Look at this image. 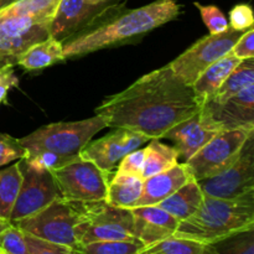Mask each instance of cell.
<instances>
[{
    "instance_id": "1",
    "label": "cell",
    "mask_w": 254,
    "mask_h": 254,
    "mask_svg": "<svg viewBox=\"0 0 254 254\" xmlns=\"http://www.w3.org/2000/svg\"><path fill=\"white\" fill-rule=\"evenodd\" d=\"M201 107L192 87L184 84L166 64L104 99L96 114L106 121L107 127L161 139L169 129L200 112Z\"/></svg>"
},
{
    "instance_id": "2",
    "label": "cell",
    "mask_w": 254,
    "mask_h": 254,
    "mask_svg": "<svg viewBox=\"0 0 254 254\" xmlns=\"http://www.w3.org/2000/svg\"><path fill=\"white\" fill-rule=\"evenodd\" d=\"M178 0H156L144 6L127 10L92 29H84L62 42L64 60L79 57L119 42L139 37L180 14Z\"/></svg>"
},
{
    "instance_id": "3",
    "label": "cell",
    "mask_w": 254,
    "mask_h": 254,
    "mask_svg": "<svg viewBox=\"0 0 254 254\" xmlns=\"http://www.w3.org/2000/svg\"><path fill=\"white\" fill-rule=\"evenodd\" d=\"M250 230H254V191L236 198L205 196L197 211L179 223L174 236L213 245Z\"/></svg>"
},
{
    "instance_id": "4",
    "label": "cell",
    "mask_w": 254,
    "mask_h": 254,
    "mask_svg": "<svg viewBox=\"0 0 254 254\" xmlns=\"http://www.w3.org/2000/svg\"><path fill=\"white\" fill-rule=\"evenodd\" d=\"M86 203L59 198L40 212L16 221L14 225L40 240L76 248L79 246L82 226L86 221Z\"/></svg>"
},
{
    "instance_id": "5",
    "label": "cell",
    "mask_w": 254,
    "mask_h": 254,
    "mask_svg": "<svg viewBox=\"0 0 254 254\" xmlns=\"http://www.w3.org/2000/svg\"><path fill=\"white\" fill-rule=\"evenodd\" d=\"M104 128H107L106 121L96 114L83 121L47 124L19 141L26 149V158L41 151H51L62 156H79V151L86 144Z\"/></svg>"
},
{
    "instance_id": "6",
    "label": "cell",
    "mask_w": 254,
    "mask_h": 254,
    "mask_svg": "<svg viewBox=\"0 0 254 254\" xmlns=\"http://www.w3.org/2000/svg\"><path fill=\"white\" fill-rule=\"evenodd\" d=\"M64 200L74 202L104 201L108 190V173L92 161L78 156L71 163L52 171Z\"/></svg>"
},
{
    "instance_id": "7",
    "label": "cell",
    "mask_w": 254,
    "mask_h": 254,
    "mask_svg": "<svg viewBox=\"0 0 254 254\" xmlns=\"http://www.w3.org/2000/svg\"><path fill=\"white\" fill-rule=\"evenodd\" d=\"M242 34L230 27L221 34L207 35L189 47L168 66L184 84L191 87L205 69L231 52Z\"/></svg>"
},
{
    "instance_id": "8",
    "label": "cell",
    "mask_w": 254,
    "mask_h": 254,
    "mask_svg": "<svg viewBox=\"0 0 254 254\" xmlns=\"http://www.w3.org/2000/svg\"><path fill=\"white\" fill-rule=\"evenodd\" d=\"M16 165L21 174V184L10 215L11 223L35 215L62 198L52 171L35 166L26 158L19 159Z\"/></svg>"
},
{
    "instance_id": "9",
    "label": "cell",
    "mask_w": 254,
    "mask_h": 254,
    "mask_svg": "<svg viewBox=\"0 0 254 254\" xmlns=\"http://www.w3.org/2000/svg\"><path fill=\"white\" fill-rule=\"evenodd\" d=\"M254 130L233 129L216 134L197 153L185 161L193 180L212 178L225 170L240 154L243 144Z\"/></svg>"
},
{
    "instance_id": "10",
    "label": "cell",
    "mask_w": 254,
    "mask_h": 254,
    "mask_svg": "<svg viewBox=\"0 0 254 254\" xmlns=\"http://www.w3.org/2000/svg\"><path fill=\"white\" fill-rule=\"evenodd\" d=\"M86 221L79 245L99 241H135L131 210L108 205L106 201L87 202Z\"/></svg>"
},
{
    "instance_id": "11",
    "label": "cell",
    "mask_w": 254,
    "mask_h": 254,
    "mask_svg": "<svg viewBox=\"0 0 254 254\" xmlns=\"http://www.w3.org/2000/svg\"><path fill=\"white\" fill-rule=\"evenodd\" d=\"M203 196L215 198H236L254 191V133L247 138L240 154L212 178L197 181Z\"/></svg>"
},
{
    "instance_id": "12",
    "label": "cell",
    "mask_w": 254,
    "mask_h": 254,
    "mask_svg": "<svg viewBox=\"0 0 254 254\" xmlns=\"http://www.w3.org/2000/svg\"><path fill=\"white\" fill-rule=\"evenodd\" d=\"M50 25L0 10V68L15 66L21 55L36 42L50 37Z\"/></svg>"
},
{
    "instance_id": "13",
    "label": "cell",
    "mask_w": 254,
    "mask_h": 254,
    "mask_svg": "<svg viewBox=\"0 0 254 254\" xmlns=\"http://www.w3.org/2000/svg\"><path fill=\"white\" fill-rule=\"evenodd\" d=\"M114 130L103 138L89 141L79 151V158L92 161L101 170L109 173L116 168L123 156L136 150L150 140L144 134L124 128H113Z\"/></svg>"
},
{
    "instance_id": "14",
    "label": "cell",
    "mask_w": 254,
    "mask_h": 254,
    "mask_svg": "<svg viewBox=\"0 0 254 254\" xmlns=\"http://www.w3.org/2000/svg\"><path fill=\"white\" fill-rule=\"evenodd\" d=\"M203 112L223 130H254V84L238 92L223 103L208 101L201 107Z\"/></svg>"
},
{
    "instance_id": "15",
    "label": "cell",
    "mask_w": 254,
    "mask_h": 254,
    "mask_svg": "<svg viewBox=\"0 0 254 254\" xmlns=\"http://www.w3.org/2000/svg\"><path fill=\"white\" fill-rule=\"evenodd\" d=\"M220 131L215 122L200 109V112L190 118L169 129L163 138L173 141L174 148L178 150L180 158H184L186 161Z\"/></svg>"
},
{
    "instance_id": "16",
    "label": "cell",
    "mask_w": 254,
    "mask_h": 254,
    "mask_svg": "<svg viewBox=\"0 0 254 254\" xmlns=\"http://www.w3.org/2000/svg\"><path fill=\"white\" fill-rule=\"evenodd\" d=\"M102 4H92L88 0H61L51 22L50 36L64 42L73 36L77 30L86 26L91 20L102 12Z\"/></svg>"
},
{
    "instance_id": "17",
    "label": "cell",
    "mask_w": 254,
    "mask_h": 254,
    "mask_svg": "<svg viewBox=\"0 0 254 254\" xmlns=\"http://www.w3.org/2000/svg\"><path fill=\"white\" fill-rule=\"evenodd\" d=\"M134 218V236L144 247L174 236L179 221L156 205L131 208Z\"/></svg>"
},
{
    "instance_id": "18",
    "label": "cell",
    "mask_w": 254,
    "mask_h": 254,
    "mask_svg": "<svg viewBox=\"0 0 254 254\" xmlns=\"http://www.w3.org/2000/svg\"><path fill=\"white\" fill-rule=\"evenodd\" d=\"M190 180L192 176L185 163L176 164L169 170L144 179L143 190L135 207L158 205Z\"/></svg>"
},
{
    "instance_id": "19",
    "label": "cell",
    "mask_w": 254,
    "mask_h": 254,
    "mask_svg": "<svg viewBox=\"0 0 254 254\" xmlns=\"http://www.w3.org/2000/svg\"><path fill=\"white\" fill-rule=\"evenodd\" d=\"M241 60L236 57L232 52H228L226 56L216 61L215 64H211L207 69L200 74L195 83L192 84V89L195 92L196 97L202 104L206 102L211 101L215 97L216 92L221 87V84L225 82L228 74L236 68Z\"/></svg>"
},
{
    "instance_id": "20",
    "label": "cell",
    "mask_w": 254,
    "mask_h": 254,
    "mask_svg": "<svg viewBox=\"0 0 254 254\" xmlns=\"http://www.w3.org/2000/svg\"><path fill=\"white\" fill-rule=\"evenodd\" d=\"M203 197L205 196L198 186V183L192 179L156 206L165 210L179 222H181V221L188 220L197 211Z\"/></svg>"
},
{
    "instance_id": "21",
    "label": "cell",
    "mask_w": 254,
    "mask_h": 254,
    "mask_svg": "<svg viewBox=\"0 0 254 254\" xmlns=\"http://www.w3.org/2000/svg\"><path fill=\"white\" fill-rule=\"evenodd\" d=\"M64 60L62 42L50 36L46 40H42L30 46L21 55L16 64L26 71H37V69L52 66L56 62L64 61Z\"/></svg>"
},
{
    "instance_id": "22",
    "label": "cell",
    "mask_w": 254,
    "mask_h": 254,
    "mask_svg": "<svg viewBox=\"0 0 254 254\" xmlns=\"http://www.w3.org/2000/svg\"><path fill=\"white\" fill-rule=\"evenodd\" d=\"M143 190V179L116 175L109 180L106 202L108 205L131 210L136 206Z\"/></svg>"
},
{
    "instance_id": "23",
    "label": "cell",
    "mask_w": 254,
    "mask_h": 254,
    "mask_svg": "<svg viewBox=\"0 0 254 254\" xmlns=\"http://www.w3.org/2000/svg\"><path fill=\"white\" fill-rule=\"evenodd\" d=\"M144 151H145V159H144L143 173H141L143 180L169 170L179 164L180 155L178 150L174 146L161 143L159 139H151L149 145L144 148Z\"/></svg>"
},
{
    "instance_id": "24",
    "label": "cell",
    "mask_w": 254,
    "mask_h": 254,
    "mask_svg": "<svg viewBox=\"0 0 254 254\" xmlns=\"http://www.w3.org/2000/svg\"><path fill=\"white\" fill-rule=\"evenodd\" d=\"M254 84V59L241 60L236 68L225 79L211 101L223 103L231 97Z\"/></svg>"
},
{
    "instance_id": "25",
    "label": "cell",
    "mask_w": 254,
    "mask_h": 254,
    "mask_svg": "<svg viewBox=\"0 0 254 254\" xmlns=\"http://www.w3.org/2000/svg\"><path fill=\"white\" fill-rule=\"evenodd\" d=\"M138 254H217L211 245L171 236L163 241L146 246Z\"/></svg>"
},
{
    "instance_id": "26",
    "label": "cell",
    "mask_w": 254,
    "mask_h": 254,
    "mask_svg": "<svg viewBox=\"0 0 254 254\" xmlns=\"http://www.w3.org/2000/svg\"><path fill=\"white\" fill-rule=\"evenodd\" d=\"M61 0H17L5 11L11 15L26 16L39 24L50 25Z\"/></svg>"
},
{
    "instance_id": "27",
    "label": "cell",
    "mask_w": 254,
    "mask_h": 254,
    "mask_svg": "<svg viewBox=\"0 0 254 254\" xmlns=\"http://www.w3.org/2000/svg\"><path fill=\"white\" fill-rule=\"evenodd\" d=\"M21 184V174L16 164L0 170V218L10 221L12 207Z\"/></svg>"
},
{
    "instance_id": "28",
    "label": "cell",
    "mask_w": 254,
    "mask_h": 254,
    "mask_svg": "<svg viewBox=\"0 0 254 254\" xmlns=\"http://www.w3.org/2000/svg\"><path fill=\"white\" fill-rule=\"evenodd\" d=\"M144 248L140 241H99L79 245L74 254H138Z\"/></svg>"
},
{
    "instance_id": "29",
    "label": "cell",
    "mask_w": 254,
    "mask_h": 254,
    "mask_svg": "<svg viewBox=\"0 0 254 254\" xmlns=\"http://www.w3.org/2000/svg\"><path fill=\"white\" fill-rule=\"evenodd\" d=\"M211 246L217 254H254V230L237 233Z\"/></svg>"
},
{
    "instance_id": "30",
    "label": "cell",
    "mask_w": 254,
    "mask_h": 254,
    "mask_svg": "<svg viewBox=\"0 0 254 254\" xmlns=\"http://www.w3.org/2000/svg\"><path fill=\"white\" fill-rule=\"evenodd\" d=\"M0 252L4 254H29L24 232L14 223H10L0 233Z\"/></svg>"
},
{
    "instance_id": "31",
    "label": "cell",
    "mask_w": 254,
    "mask_h": 254,
    "mask_svg": "<svg viewBox=\"0 0 254 254\" xmlns=\"http://www.w3.org/2000/svg\"><path fill=\"white\" fill-rule=\"evenodd\" d=\"M193 5L200 11L202 21L205 22L211 35L221 34L230 29L228 19L216 5H202L197 1L193 2Z\"/></svg>"
},
{
    "instance_id": "32",
    "label": "cell",
    "mask_w": 254,
    "mask_h": 254,
    "mask_svg": "<svg viewBox=\"0 0 254 254\" xmlns=\"http://www.w3.org/2000/svg\"><path fill=\"white\" fill-rule=\"evenodd\" d=\"M27 151L20 144L19 139L10 136L9 134L0 133V166L26 158Z\"/></svg>"
},
{
    "instance_id": "33",
    "label": "cell",
    "mask_w": 254,
    "mask_h": 254,
    "mask_svg": "<svg viewBox=\"0 0 254 254\" xmlns=\"http://www.w3.org/2000/svg\"><path fill=\"white\" fill-rule=\"evenodd\" d=\"M144 159H145L144 149H136V150L130 151L126 156H123L122 160L118 163V169L116 171V175L134 176V178L141 179Z\"/></svg>"
},
{
    "instance_id": "34",
    "label": "cell",
    "mask_w": 254,
    "mask_h": 254,
    "mask_svg": "<svg viewBox=\"0 0 254 254\" xmlns=\"http://www.w3.org/2000/svg\"><path fill=\"white\" fill-rule=\"evenodd\" d=\"M24 236L29 254H74V248L40 240V238L30 236L27 233H24Z\"/></svg>"
},
{
    "instance_id": "35",
    "label": "cell",
    "mask_w": 254,
    "mask_h": 254,
    "mask_svg": "<svg viewBox=\"0 0 254 254\" xmlns=\"http://www.w3.org/2000/svg\"><path fill=\"white\" fill-rule=\"evenodd\" d=\"M231 29L236 31L246 32L250 29H253L254 16L253 10L248 4H238L232 7L230 11V19H228Z\"/></svg>"
},
{
    "instance_id": "36",
    "label": "cell",
    "mask_w": 254,
    "mask_h": 254,
    "mask_svg": "<svg viewBox=\"0 0 254 254\" xmlns=\"http://www.w3.org/2000/svg\"><path fill=\"white\" fill-rule=\"evenodd\" d=\"M77 158L78 156H62L56 153H51V151H41V153L35 154L32 156H27L26 159L35 166L54 171L61 166L66 165V164L71 163L72 160Z\"/></svg>"
},
{
    "instance_id": "37",
    "label": "cell",
    "mask_w": 254,
    "mask_h": 254,
    "mask_svg": "<svg viewBox=\"0 0 254 254\" xmlns=\"http://www.w3.org/2000/svg\"><path fill=\"white\" fill-rule=\"evenodd\" d=\"M254 30L250 29L248 31L243 32L242 36L237 40L235 45H233L232 52L236 57L240 60H247L254 59Z\"/></svg>"
},
{
    "instance_id": "38",
    "label": "cell",
    "mask_w": 254,
    "mask_h": 254,
    "mask_svg": "<svg viewBox=\"0 0 254 254\" xmlns=\"http://www.w3.org/2000/svg\"><path fill=\"white\" fill-rule=\"evenodd\" d=\"M17 83L19 79L15 74L12 64H6L0 68V103L5 101L10 88L17 86Z\"/></svg>"
},
{
    "instance_id": "39",
    "label": "cell",
    "mask_w": 254,
    "mask_h": 254,
    "mask_svg": "<svg viewBox=\"0 0 254 254\" xmlns=\"http://www.w3.org/2000/svg\"><path fill=\"white\" fill-rule=\"evenodd\" d=\"M15 1H17V0H0V10L5 9V7L10 6L11 4H14Z\"/></svg>"
},
{
    "instance_id": "40",
    "label": "cell",
    "mask_w": 254,
    "mask_h": 254,
    "mask_svg": "<svg viewBox=\"0 0 254 254\" xmlns=\"http://www.w3.org/2000/svg\"><path fill=\"white\" fill-rule=\"evenodd\" d=\"M10 221H7V220H4V218H0V233L2 232V231L5 230V228L7 227V226L10 225Z\"/></svg>"
},
{
    "instance_id": "41",
    "label": "cell",
    "mask_w": 254,
    "mask_h": 254,
    "mask_svg": "<svg viewBox=\"0 0 254 254\" xmlns=\"http://www.w3.org/2000/svg\"><path fill=\"white\" fill-rule=\"evenodd\" d=\"M92 4H102V2H106V0H88Z\"/></svg>"
},
{
    "instance_id": "42",
    "label": "cell",
    "mask_w": 254,
    "mask_h": 254,
    "mask_svg": "<svg viewBox=\"0 0 254 254\" xmlns=\"http://www.w3.org/2000/svg\"><path fill=\"white\" fill-rule=\"evenodd\" d=\"M0 254H4V253H2V252H0Z\"/></svg>"
}]
</instances>
